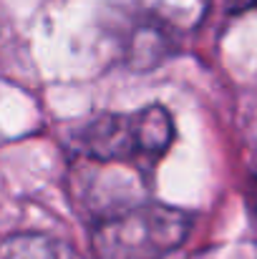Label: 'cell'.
<instances>
[{
    "label": "cell",
    "instance_id": "obj_5",
    "mask_svg": "<svg viewBox=\"0 0 257 259\" xmlns=\"http://www.w3.org/2000/svg\"><path fill=\"white\" fill-rule=\"evenodd\" d=\"M0 259H68L66 247L41 232H18L5 237Z\"/></svg>",
    "mask_w": 257,
    "mask_h": 259
},
{
    "label": "cell",
    "instance_id": "obj_4",
    "mask_svg": "<svg viewBox=\"0 0 257 259\" xmlns=\"http://www.w3.org/2000/svg\"><path fill=\"white\" fill-rule=\"evenodd\" d=\"M141 28L164 35H179L197 28L209 8V0H131Z\"/></svg>",
    "mask_w": 257,
    "mask_h": 259
},
{
    "label": "cell",
    "instance_id": "obj_6",
    "mask_svg": "<svg viewBox=\"0 0 257 259\" xmlns=\"http://www.w3.org/2000/svg\"><path fill=\"white\" fill-rule=\"evenodd\" d=\"M250 3H255V5H257V0H250Z\"/></svg>",
    "mask_w": 257,
    "mask_h": 259
},
{
    "label": "cell",
    "instance_id": "obj_3",
    "mask_svg": "<svg viewBox=\"0 0 257 259\" xmlns=\"http://www.w3.org/2000/svg\"><path fill=\"white\" fill-rule=\"evenodd\" d=\"M149 169L114 161L76 159L68 174V194L76 211L93 227L149 201Z\"/></svg>",
    "mask_w": 257,
    "mask_h": 259
},
{
    "label": "cell",
    "instance_id": "obj_1",
    "mask_svg": "<svg viewBox=\"0 0 257 259\" xmlns=\"http://www.w3.org/2000/svg\"><path fill=\"white\" fill-rule=\"evenodd\" d=\"M174 118L162 103L136 111H106L88 118L74 136L81 159L154 169L174 144Z\"/></svg>",
    "mask_w": 257,
    "mask_h": 259
},
{
    "label": "cell",
    "instance_id": "obj_2",
    "mask_svg": "<svg viewBox=\"0 0 257 259\" xmlns=\"http://www.w3.org/2000/svg\"><path fill=\"white\" fill-rule=\"evenodd\" d=\"M192 227L189 211L146 201L93 227V254L96 259H167L187 242Z\"/></svg>",
    "mask_w": 257,
    "mask_h": 259
}]
</instances>
